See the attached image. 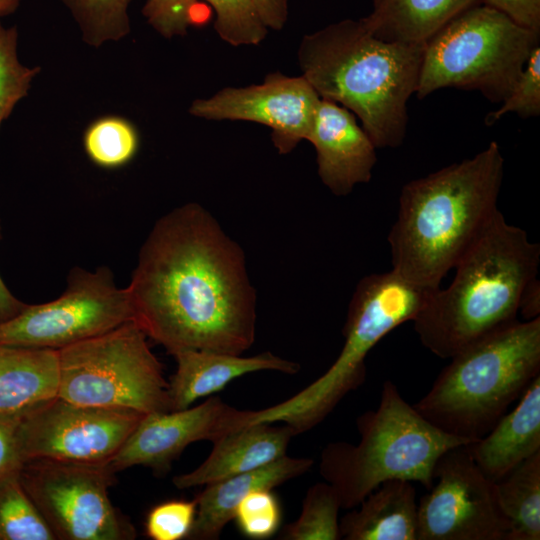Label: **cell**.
Instances as JSON below:
<instances>
[{"label": "cell", "instance_id": "6da1fadb", "mask_svg": "<svg viewBox=\"0 0 540 540\" xmlns=\"http://www.w3.org/2000/svg\"><path fill=\"white\" fill-rule=\"evenodd\" d=\"M126 288L134 321L170 354L241 355L255 341L256 291L244 251L198 203L156 221Z\"/></svg>", "mask_w": 540, "mask_h": 540}, {"label": "cell", "instance_id": "7a4b0ae2", "mask_svg": "<svg viewBox=\"0 0 540 540\" xmlns=\"http://www.w3.org/2000/svg\"><path fill=\"white\" fill-rule=\"evenodd\" d=\"M504 158L496 141L401 189L388 234L392 270L435 290L499 211Z\"/></svg>", "mask_w": 540, "mask_h": 540}, {"label": "cell", "instance_id": "3957f363", "mask_svg": "<svg viewBox=\"0 0 540 540\" xmlns=\"http://www.w3.org/2000/svg\"><path fill=\"white\" fill-rule=\"evenodd\" d=\"M423 51L374 36L361 18L304 35L297 56L302 76L321 99L352 112L376 148H397L406 135Z\"/></svg>", "mask_w": 540, "mask_h": 540}, {"label": "cell", "instance_id": "277c9868", "mask_svg": "<svg viewBox=\"0 0 540 540\" xmlns=\"http://www.w3.org/2000/svg\"><path fill=\"white\" fill-rule=\"evenodd\" d=\"M540 246L500 210L455 265L445 288L429 293L412 320L422 345L449 359L517 321L520 300L537 278Z\"/></svg>", "mask_w": 540, "mask_h": 540}, {"label": "cell", "instance_id": "5b68a950", "mask_svg": "<svg viewBox=\"0 0 540 540\" xmlns=\"http://www.w3.org/2000/svg\"><path fill=\"white\" fill-rule=\"evenodd\" d=\"M449 359L413 406L436 427L473 443L540 375V317L517 320Z\"/></svg>", "mask_w": 540, "mask_h": 540}, {"label": "cell", "instance_id": "8992f818", "mask_svg": "<svg viewBox=\"0 0 540 540\" xmlns=\"http://www.w3.org/2000/svg\"><path fill=\"white\" fill-rule=\"evenodd\" d=\"M358 444L331 442L321 452V476L336 490L341 508H356L381 483L419 482L427 490L447 451L472 442L449 434L405 401L392 381L382 385L376 410L357 418Z\"/></svg>", "mask_w": 540, "mask_h": 540}, {"label": "cell", "instance_id": "52a82bcc", "mask_svg": "<svg viewBox=\"0 0 540 540\" xmlns=\"http://www.w3.org/2000/svg\"><path fill=\"white\" fill-rule=\"evenodd\" d=\"M433 290L407 281L392 269L363 277L349 303L344 344L330 368L292 397L253 411L250 425L283 423L296 434L321 423L366 378L365 358L389 332L412 321Z\"/></svg>", "mask_w": 540, "mask_h": 540}, {"label": "cell", "instance_id": "ba28073f", "mask_svg": "<svg viewBox=\"0 0 540 540\" xmlns=\"http://www.w3.org/2000/svg\"><path fill=\"white\" fill-rule=\"evenodd\" d=\"M539 34L480 3L468 8L424 46L415 94L443 88L477 90L502 103L515 86Z\"/></svg>", "mask_w": 540, "mask_h": 540}, {"label": "cell", "instance_id": "9c48e42d", "mask_svg": "<svg viewBox=\"0 0 540 540\" xmlns=\"http://www.w3.org/2000/svg\"><path fill=\"white\" fill-rule=\"evenodd\" d=\"M58 351L57 396L80 405L170 411L168 382L135 321Z\"/></svg>", "mask_w": 540, "mask_h": 540}, {"label": "cell", "instance_id": "30bf717a", "mask_svg": "<svg viewBox=\"0 0 540 540\" xmlns=\"http://www.w3.org/2000/svg\"><path fill=\"white\" fill-rule=\"evenodd\" d=\"M115 473L108 462L32 459L18 476L56 539H134V527L109 498Z\"/></svg>", "mask_w": 540, "mask_h": 540}, {"label": "cell", "instance_id": "8fae6325", "mask_svg": "<svg viewBox=\"0 0 540 540\" xmlns=\"http://www.w3.org/2000/svg\"><path fill=\"white\" fill-rule=\"evenodd\" d=\"M134 321L127 288L116 285L108 267L74 268L56 299L30 305L0 323V344L59 350Z\"/></svg>", "mask_w": 540, "mask_h": 540}, {"label": "cell", "instance_id": "7c38bea8", "mask_svg": "<svg viewBox=\"0 0 540 540\" xmlns=\"http://www.w3.org/2000/svg\"><path fill=\"white\" fill-rule=\"evenodd\" d=\"M144 415L56 396L19 417L18 449L23 463L32 459L109 462Z\"/></svg>", "mask_w": 540, "mask_h": 540}, {"label": "cell", "instance_id": "4fadbf2b", "mask_svg": "<svg viewBox=\"0 0 540 540\" xmlns=\"http://www.w3.org/2000/svg\"><path fill=\"white\" fill-rule=\"evenodd\" d=\"M509 530L496 484L467 445L444 453L433 485L418 503L417 540H507Z\"/></svg>", "mask_w": 540, "mask_h": 540}, {"label": "cell", "instance_id": "5bb4252c", "mask_svg": "<svg viewBox=\"0 0 540 540\" xmlns=\"http://www.w3.org/2000/svg\"><path fill=\"white\" fill-rule=\"evenodd\" d=\"M321 98L302 76L268 74L260 84L226 87L208 98L195 99L189 113L205 120L248 121L269 127L280 154L307 140Z\"/></svg>", "mask_w": 540, "mask_h": 540}, {"label": "cell", "instance_id": "9a60e30c", "mask_svg": "<svg viewBox=\"0 0 540 540\" xmlns=\"http://www.w3.org/2000/svg\"><path fill=\"white\" fill-rule=\"evenodd\" d=\"M251 413L210 397L195 407L145 414L108 464L114 472L133 466L167 471L188 445L248 426Z\"/></svg>", "mask_w": 540, "mask_h": 540}, {"label": "cell", "instance_id": "2e32d148", "mask_svg": "<svg viewBox=\"0 0 540 540\" xmlns=\"http://www.w3.org/2000/svg\"><path fill=\"white\" fill-rule=\"evenodd\" d=\"M307 141L316 151L318 176L334 195L371 180L377 148L345 107L321 99Z\"/></svg>", "mask_w": 540, "mask_h": 540}, {"label": "cell", "instance_id": "e0dca14e", "mask_svg": "<svg viewBox=\"0 0 540 540\" xmlns=\"http://www.w3.org/2000/svg\"><path fill=\"white\" fill-rule=\"evenodd\" d=\"M176 371L168 382L170 411L190 407L196 400L210 396L231 381L257 371H278L293 375L300 370L296 362L271 352L250 357L210 350L184 349L172 353Z\"/></svg>", "mask_w": 540, "mask_h": 540}, {"label": "cell", "instance_id": "ac0fdd59", "mask_svg": "<svg viewBox=\"0 0 540 540\" xmlns=\"http://www.w3.org/2000/svg\"><path fill=\"white\" fill-rule=\"evenodd\" d=\"M295 431L288 425L258 423L230 432L215 441L208 457L194 470L177 475L178 489L205 486L264 467L286 455Z\"/></svg>", "mask_w": 540, "mask_h": 540}, {"label": "cell", "instance_id": "d6986e66", "mask_svg": "<svg viewBox=\"0 0 540 540\" xmlns=\"http://www.w3.org/2000/svg\"><path fill=\"white\" fill-rule=\"evenodd\" d=\"M467 447L476 465L494 482L540 451V375L512 411Z\"/></svg>", "mask_w": 540, "mask_h": 540}, {"label": "cell", "instance_id": "ffe728a7", "mask_svg": "<svg viewBox=\"0 0 540 540\" xmlns=\"http://www.w3.org/2000/svg\"><path fill=\"white\" fill-rule=\"evenodd\" d=\"M314 461L287 455L256 470L208 485L195 497L196 517L187 539L216 540L234 518L241 500L257 489H273L306 473Z\"/></svg>", "mask_w": 540, "mask_h": 540}, {"label": "cell", "instance_id": "44dd1931", "mask_svg": "<svg viewBox=\"0 0 540 540\" xmlns=\"http://www.w3.org/2000/svg\"><path fill=\"white\" fill-rule=\"evenodd\" d=\"M339 521L346 540H417L418 503L411 481L381 483Z\"/></svg>", "mask_w": 540, "mask_h": 540}, {"label": "cell", "instance_id": "7402d4cb", "mask_svg": "<svg viewBox=\"0 0 540 540\" xmlns=\"http://www.w3.org/2000/svg\"><path fill=\"white\" fill-rule=\"evenodd\" d=\"M54 349L0 344V415L20 417L58 394Z\"/></svg>", "mask_w": 540, "mask_h": 540}, {"label": "cell", "instance_id": "603a6c76", "mask_svg": "<svg viewBox=\"0 0 540 540\" xmlns=\"http://www.w3.org/2000/svg\"><path fill=\"white\" fill-rule=\"evenodd\" d=\"M480 3L482 0H379L362 20L384 41L425 46L457 15Z\"/></svg>", "mask_w": 540, "mask_h": 540}, {"label": "cell", "instance_id": "cb8c5ba5", "mask_svg": "<svg viewBox=\"0 0 540 540\" xmlns=\"http://www.w3.org/2000/svg\"><path fill=\"white\" fill-rule=\"evenodd\" d=\"M495 484L500 508L510 524L507 540H539L540 451Z\"/></svg>", "mask_w": 540, "mask_h": 540}, {"label": "cell", "instance_id": "d4e9b609", "mask_svg": "<svg viewBox=\"0 0 540 540\" xmlns=\"http://www.w3.org/2000/svg\"><path fill=\"white\" fill-rule=\"evenodd\" d=\"M88 158L97 166L115 169L128 164L139 148L135 126L120 116H104L93 121L83 135Z\"/></svg>", "mask_w": 540, "mask_h": 540}, {"label": "cell", "instance_id": "484cf974", "mask_svg": "<svg viewBox=\"0 0 540 540\" xmlns=\"http://www.w3.org/2000/svg\"><path fill=\"white\" fill-rule=\"evenodd\" d=\"M133 0H62L77 23L83 41L92 47L125 38L130 30Z\"/></svg>", "mask_w": 540, "mask_h": 540}, {"label": "cell", "instance_id": "4316f807", "mask_svg": "<svg viewBox=\"0 0 540 540\" xmlns=\"http://www.w3.org/2000/svg\"><path fill=\"white\" fill-rule=\"evenodd\" d=\"M18 474L0 481V540H55Z\"/></svg>", "mask_w": 540, "mask_h": 540}, {"label": "cell", "instance_id": "83f0119b", "mask_svg": "<svg viewBox=\"0 0 540 540\" xmlns=\"http://www.w3.org/2000/svg\"><path fill=\"white\" fill-rule=\"evenodd\" d=\"M341 508L336 490L327 482L311 486L302 502L296 521L281 533L285 540H338L341 539L338 513Z\"/></svg>", "mask_w": 540, "mask_h": 540}, {"label": "cell", "instance_id": "f1b7e54d", "mask_svg": "<svg viewBox=\"0 0 540 540\" xmlns=\"http://www.w3.org/2000/svg\"><path fill=\"white\" fill-rule=\"evenodd\" d=\"M18 30L0 20V128L18 102L28 95L39 66L24 65L18 56Z\"/></svg>", "mask_w": 540, "mask_h": 540}, {"label": "cell", "instance_id": "f546056e", "mask_svg": "<svg viewBox=\"0 0 540 540\" xmlns=\"http://www.w3.org/2000/svg\"><path fill=\"white\" fill-rule=\"evenodd\" d=\"M215 13L214 29L227 44L238 47L258 45L267 36L253 0H202Z\"/></svg>", "mask_w": 540, "mask_h": 540}, {"label": "cell", "instance_id": "4dcf8cb0", "mask_svg": "<svg viewBox=\"0 0 540 540\" xmlns=\"http://www.w3.org/2000/svg\"><path fill=\"white\" fill-rule=\"evenodd\" d=\"M516 113L521 118L537 117L540 114V45L537 44L509 96L502 105L485 117L487 126L493 125L507 113Z\"/></svg>", "mask_w": 540, "mask_h": 540}, {"label": "cell", "instance_id": "1f68e13d", "mask_svg": "<svg viewBox=\"0 0 540 540\" xmlns=\"http://www.w3.org/2000/svg\"><path fill=\"white\" fill-rule=\"evenodd\" d=\"M233 520L251 539L273 536L281 522V508L271 489H257L246 495L235 509Z\"/></svg>", "mask_w": 540, "mask_h": 540}, {"label": "cell", "instance_id": "d6a6232c", "mask_svg": "<svg viewBox=\"0 0 540 540\" xmlns=\"http://www.w3.org/2000/svg\"><path fill=\"white\" fill-rule=\"evenodd\" d=\"M196 502L171 500L153 507L147 515L145 529L153 540L187 538L196 517Z\"/></svg>", "mask_w": 540, "mask_h": 540}, {"label": "cell", "instance_id": "836d02e7", "mask_svg": "<svg viewBox=\"0 0 540 540\" xmlns=\"http://www.w3.org/2000/svg\"><path fill=\"white\" fill-rule=\"evenodd\" d=\"M198 0H146L142 14L162 37H183L192 24L193 9Z\"/></svg>", "mask_w": 540, "mask_h": 540}, {"label": "cell", "instance_id": "e575fe53", "mask_svg": "<svg viewBox=\"0 0 540 540\" xmlns=\"http://www.w3.org/2000/svg\"><path fill=\"white\" fill-rule=\"evenodd\" d=\"M18 419L0 415V481L19 473L23 465L16 437Z\"/></svg>", "mask_w": 540, "mask_h": 540}, {"label": "cell", "instance_id": "d590c367", "mask_svg": "<svg viewBox=\"0 0 540 540\" xmlns=\"http://www.w3.org/2000/svg\"><path fill=\"white\" fill-rule=\"evenodd\" d=\"M522 27L540 33V0H482Z\"/></svg>", "mask_w": 540, "mask_h": 540}, {"label": "cell", "instance_id": "8d00e7d4", "mask_svg": "<svg viewBox=\"0 0 540 540\" xmlns=\"http://www.w3.org/2000/svg\"><path fill=\"white\" fill-rule=\"evenodd\" d=\"M258 13L268 29L281 30L288 20V0H253Z\"/></svg>", "mask_w": 540, "mask_h": 540}, {"label": "cell", "instance_id": "74e56055", "mask_svg": "<svg viewBox=\"0 0 540 540\" xmlns=\"http://www.w3.org/2000/svg\"><path fill=\"white\" fill-rule=\"evenodd\" d=\"M540 286L537 278L533 279L526 287L520 300L519 312L524 320H532L539 317L540 313Z\"/></svg>", "mask_w": 540, "mask_h": 540}, {"label": "cell", "instance_id": "f35d334b", "mask_svg": "<svg viewBox=\"0 0 540 540\" xmlns=\"http://www.w3.org/2000/svg\"><path fill=\"white\" fill-rule=\"evenodd\" d=\"M25 306L26 303L13 295L0 276V323L6 322L17 316Z\"/></svg>", "mask_w": 540, "mask_h": 540}, {"label": "cell", "instance_id": "ab89813d", "mask_svg": "<svg viewBox=\"0 0 540 540\" xmlns=\"http://www.w3.org/2000/svg\"><path fill=\"white\" fill-rule=\"evenodd\" d=\"M21 0H0V20L2 17L11 15L20 6Z\"/></svg>", "mask_w": 540, "mask_h": 540}, {"label": "cell", "instance_id": "60d3db41", "mask_svg": "<svg viewBox=\"0 0 540 540\" xmlns=\"http://www.w3.org/2000/svg\"><path fill=\"white\" fill-rule=\"evenodd\" d=\"M378 1H379V0H373L374 5H375Z\"/></svg>", "mask_w": 540, "mask_h": 540}]
</instances>
